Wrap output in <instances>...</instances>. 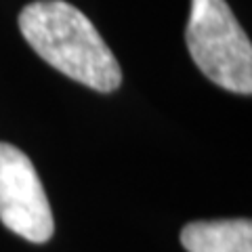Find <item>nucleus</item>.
I'll list each match as a JSON object with an SVG mask.
<instances>
[{"mask_svg":"<svg viewBox=\"0 0 252 252\" xmlns=\"http://www.w3.org/2000/svg\"><path fill=\"white\" fill-rule=\"evenodd\" d=\"M19 30L40 57L67 78L99 93L122 82L116 55L82 11L65 0H36L19 15Z\"/></svg>","mask_w":252,"mask_h":252,"instance_id":"f257e3e1","label":"nucleus"},{"mask_svg":"<svg viewBox=\"0 0 252 252\" xmlns=\"http://www.w3.org/2000/svg\"><path fill=\"white\" fill-rule=\"evenodd\" d=\"M0 220L28 242L53 238L55 220L32 160L15 145L0 143Z\"/></svg>","mask_w":252,"mask_h":252,"instance_id":"7ed1b4c3","label":"nucleus"},{"mask_svg":"<svg viewBox=\"0 0 252 252\" xmlns=\"http://www.w3.org/2000/svg\"><path fill=\"white\" fill-rule=\"evenodd\" d=\"M185 40L210 82L238 94L252 93V44L227 0H191Z\"/></svg>","mask_w":252,"mask_h":252,"instance_id":"f03ea898","label":"nucleus"},{"mask_svg":"<svg viewBox=\"0 0 252 252\" xmlns=\"http://www.w3.org/2000/svg\"><path fill=\"white\" fill-rule=\"evenodd\" d=\"M181 244L187 252H252L248 219L195 220L183 227Z\"/></svg>","mask_w":252,"mask_h":252,"instance_id":"20e7f679","label":"nucleus"}]
</instances>
